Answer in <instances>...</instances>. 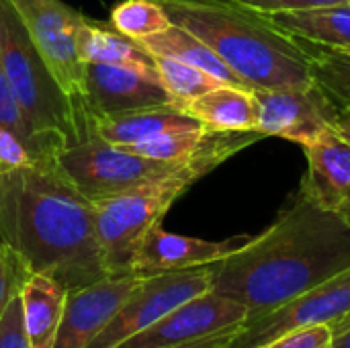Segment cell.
<instances>
[{
  "mask_svg": "<svg viewBox=\"0 0 350 348\" xmlns=\"http://www.w3.org/2000/svg\"><path fill=\"white\" fill-rule=\"evenodd\" d=\"M246 322L248 310L242 304L209 289L115 348H183L234 332L246 326Z\"/></svg>",
  "mask_w": 350,
  "mask_h": 348,
  "instance_id": "cell-10",
  "label": "cell"
},
{
  "mask_svg": "<svg viewBox=\"0 0 350 348\" xmlns=\"http://www.w3.org/2000/svg\"><path fill=\"white\" fill-rule=\"evenodd\" d=\"M139 45L150 55L174 57V59H180V62L191 64L195 68H201L207 74H211L213 78H217L221 84L248 88L246 82L205 41H201L197 35H193L185 27H178L174 23L166 31H162V33H156L152 37L139 39Z\"/></svg>",
  "mask_w": 350,
  "mask_h": 348,
  "instance_id": "cell-21",
  "label": "cell"
},
{
  "mask_svg": "<svg viewBox=\"0 0 350 348\" xmlns=\"http://www.w3.org/2000/svg\"><path fill=\"white\" fill-rule=\"evenodd\" d=\"M347 51H350V49H347Z\"/></svg>",
  "mask_w": 350,
  "mask_h": 348,
  "instance_id": "cell-36",
  "label": "cell"
},
{
  "mask_svg": "<svg viewBox=\"0 0 350 348\" xmlns=\"http://www.w3.org/2000/svg\"><path fill=\"white\" fill-rule=\"evenodd\" d=\"M308 172L299 193L326 209H338L350 191V109L324 131L314 144L306 146Z\"/></svg>",
  "mask_w": 350,
  "mask_h": 348,
  "instance_id": "cell-14",
  "label": "cell"
},
{
  "mask_svg": "<svg viewBox=\"0 0 350 348\" xmlns=\"http://www.w3.org/2000/svg\"><path fill=\"white\" fill-rule=\"evenodd\" d=\"M29 275L31 273L27 271L23 260L0 238V318L6 310V306L10 304V299L14 295H18V291Z\"/></svg>",
  "mask_w": 350,
  "mask_h": 348,
  "instance_id": "cell-27",
  "label": "cell"
},
{
  "mask_svg": "<svg viewBox=\"0 0 350 348\" xmlns=\"http://www.w3.org/2000/svg\"><path fill=\"white\" fill-rule=\"evenodd\" d=\"M154 62H156V70H158V76H160L164 88L168 90L174 105H178V107H183L185 103H189L221 84L217 78H213L205 70L185 64L180 59L154 55Z\"/></svg>",
  "mask_w": 350,
  "mask_h": 348,
  "instance_id": "cell-23",
  "label": "cell"
},
{
  "mask_svg": "<svg viewBox=\"0 0 350 348\" xmlns=\"http://www.w3.org/2000/svg\"><path fill=\"white\" fill-rule=\"evenodd\" d=\"M254 94L258 101V131L265 137H283L304 148L328 131L342 113L316 82L293 88L254 90Z\"/></svg>",
  "mask_w": 350,
  "mask_h": 348,
  "instance_id": "cell-11",
  "label": "cell"
},
{
  "mask_svg": "<svg viewBox=\"0 0 350 348\" xmlns=\"http://www.w3.org/2000/svg\"><path fill=\"white\" fill-rule=\"evenodd\" d=\"M0 125L6 127L8 131H12L21 142H25L31 148V152L37 154L39 158H49L51 156L45 150V146L41 144V139L37 137V133L33 131L29 119L25 117V113H23L14 92H12V86L8 82L2 59H0Z\"/></svg>",
  "mask_w": 350,
  "mask_h": 348,
  "instance_id": "cell-26",
  "label": "cell"
},
{
  "mask_svg": "<svg viewBox=\"0 0 350 348\" xmlns=\"http://www.w3.org/2000/svg\"><path fill=\"white\" fill-rule=\"evenodd\" d=\"M84 90L92 119L148 107L174 105L158 78L113 64H86Z\"/></svg>",
  "mask_w": 350,
  "mask_h": 348,
  "instance_id": "cell-13",
  "label": "cell"
},
{
  "mask_svg": "<svg viewBox=\"0 0 350 348\" xmlns=\"http://www.w3.org/2000/svg\"><path fill=\"white\" fill-rule=\"evenodd\" d=\"M350 269V224L301 193L277 222L211 265V291L256 322Z\"/></svg>",
  "mask_w": 350,
  "mask_h": 348,
  "instance_id": "cell-1",
  "label": "cell"
},
{
  "mask_svg": "<svg viewBox=\"0 0 350 348\" xmlns=\"http://www.w3.org/2000/svg\"><path fill=\"white\" fill-rule=\"evenodd\" d=\"M183 160H152L121 150L100 139L96 133L55 154V162L66 178L90 203H98L162 174H168Z\"/></svg>",
  "mask_w": 350,
  "mask_h": 348,
  "instance_id": "cell-6",
  "label": "cell"
},
{
  "mask_svg": "<svg viewBox=\"0 0 350 348\" xmlns=\"http://www.w3.org/2000/svg\"><path fill=\"white\" fill-rule=\"evenodd\" d=\"M342 217H345V222L347 224H350V191L347 193V197L342 199V203L338 205V209H336Z\"/></svg>",
  "mask_w": 350,
  "mask_h": 348,
  "instance_id": "cell-34",
  "label": "cell"
},
{
  "mask_svg": "<svg viewBox=\"0 0 350 348\" xmlns=\"http://www.w3.org/2000/svg\"><path fill=\"white\" fill-rule=\"evenodd\" d=\"M238 2L258 12L273 14V12H283V10H301V8H314V6L342 4L350 0H238Z\"/></svg>",
  "mask_w": 350,
  "mask_h": 348,
  "instance_id": "cell-31",
  "label": "cell"
},
{
  "mask_svg": "<svg viewBox=\"0 0 350 348\" xmlns=\"http://www.w3.org/2000/svg\"><path fill=\"white\" fill-rule=\"evenodd\" d=\"M180 109L213 131L258 129V101L254 90L248 88L219 84Z\"/></svg>",
  "mask_w": 350,
  "mask_h": 348,
  "instance_id": "cell-18",
  "label": "cell"
},
{
  "mask_svg": "<svg viewBox=\"0 0 350 348\" xmlns=\"http://www.w3.org/2000/svg\"><path fill=\"white\" fill-rule=\"evenodd\" d=\"M78 51L84 64H113L133 68L160 80L154 55H150L139 45V41L119 33L111 23H94L86 18L78 33Z\"/></svg>",
  "mask_w": 350,
  "mask_h": 348,
  "instance_id": "cell-19",
  "label": "cell"
},
{
  "mask_svg": "<svg viewBox=\"0 0 350 348\" xmlns=\"http://www.w3.org/2000/svg\"><path fill=\"white\" fill-rule=\"evenodd\" d=\"M0 59L25 117L51 156L94 133L59 88L10 0H0Z\"/></svg>",
  "mask_w": 350,
  "mask_h": 348,
  "instance_id": "cell-5",
  "label": "cell"
},
{
  "mask_svg": "<svg viewBox=\"0 0 350 348\" xmlns=\"http://www.w3.org/2000/svg\"><path fill=\"white\" fill-rule=\"evenodd\" d=\"M283 33L322 47L350 49V2L269 14Z\"/></svg>",
  "mask_w": 350,
  "mask_h": 348,
  "instance_id": "cell-20",
  "label": "cell"
},
{
  "mask_svg": "<svg viewBox=\"0 0 350 348\" xmlns=\"http://www.w3.org/2000/svg\"><path fill=\"white\" fill-rule=\"evenodd\" d=\"M350 320V269L287 302L265 318L246 324L234 348H260L271 340L308 326H328L336 334Z\"/></svg>",
  "mask_w": 350,
  "mask_h": 348,
  "instance_id": "cell-9",
  "label": "cell"
},
{
  "mask_svg": "<svg viewBox=\"0 0 350 348\" xmlns=\"http://www.w3.org/2000/svg\"><path fill=\"white\" fill-rule=\"evenodd\" d=\"M37 160H41V158L37 154H33L25 142H21L12 131H8L6 127L0 125V176L14 168L31 166Z\"/></svg>",
  "mask_w": 350,
  "mask_h": 348,
  "instance_id": "cell-29",
  "label": "cell"
},
{
  "mask_svg": "<svg viewBox=\"0 0 350 348\" xmlns=\"http://www.w3.org/2000/svg\"><path fill=\"white\" fill-rule=\"evenodd\" d=\"M332 348H350V324L349 326H345L340 332L334 334Z\"/></svg>",
  "mask_w": 350,
  "mask_h": 348,
  "instance_id": "cell-33",
  "label": "cell"
},
{
  "mask_svg": "<svg viewBox=\"0 0 350 348\" xmlns=\"http://www.w3.org/2000/svg\"><path fill=\"white\" fill-rule=\"evenodd\" d=\"M21 14L35 47L43 55L59 88L76 113L94 125L86 107L84 70L86 64L78 51V33L86 16L62 0H10Z\"/></svg>",
  "mask_w": 350,
  "mask_h": 348,
  "instance_id": "cell-7",
  "label": "cell"
},
{
  "mask_svg": "<svg viewBox=\"0 0 350 348\" xmlns=\"http://www.w3.org/2000/svg\"><path fill=\"white\" fill-rule=\"evenodd\" d=\"M109 23L135 41L162 33L172 25L158 0H123L111 10Z\"/></svg>",
  "mask_w": 350,
  "mask_h": 348,
  "instance_id": "cell-24",
  "label": "cell"
},
{
  "mask_svg": "<svg viewBox=\"0 0 350 348\" xmlns=\"http://www.w3.org/2000/svg\"><path fill=\"white\" fill-rule=\"evenodd\" d=\"M191 127H203V125L195 117L185 113L178 105L148 107V109L94 119V133L117 148H129L154 139L162 133L174 129H191Z\"/></svg>",
  "mask_w": 350,
  "mask_h": 348,
  "instance_id": "cell-16",
  "label": "cell"
},
{
  "mask_svg": "<svg viewBox=\"0 0 350 348\" xmlns=\"http://www.w3.org/2000/svg\"><path fill=\"white\" fill-rule=\"evenodd\" d=\"M0 348H31L21 312V297L14 295L0 318Z\"/></svg>",
  "mask_w": 350,
  "mask_h": 348,
  "instance_id": "cell-30",
  "label": "cell"
},
{
  "mask_svg": "<svg viewBox=\"0 0 350 348\" xmlns=\"http://www.w3.org/2000/svg\"><path fill=\"white\" fill-rule=\"evenodd\" d=\"M304 41V39H301ZM312 55V80L340 109H350V51L306 41Z\"/></svg>",
  "mask_w": 350,
  "mask_h": 348,
  "instance_id": "cell-22",
  "label": "cell"
},
{
  "mask_svg": "<svg viewBox=\"0 0 350 348\" xmlns=\"http://www.w3.org/2000/svg\"><path fill=\"white\" fill-rule=\"evenodd\" d=\"M232 343H234V340H232ZM232 343H230V345H228V347H226V348H234V345H232Z\"/></svg>",
  "mask_w": 350,
  "mask_h": 348,
  "instance_id": "cell-35",
  "label": "cell"
},
{
  "mask_svg": "<svg viewBox=\"0 0 350 348\" xmlns=\"http://www.w3.org/2000/svg\"><path fill=\"white\" fill-rule=\"evenodd\" d=\"M207 127H191V129H174L168 133H162L154 139L129 146V148H121L152 160H183L187 156L193 154V150L201 144V139L205 137Z\"/></svg>",
  "mask_w": 350,
  "mask_h": 348,
  "instance_id": "cell-25",
  "label": "cell"
},
{
  "mask_svg": "<svg viewBox=\"0 0 350 348\" xmlns=\"http://www.w3.org/2000/svg\"><path fill=\"white\" fill-rule=\"evenodd\" d=\"M0 238L29 273L53 277L66 291L109 275L94 207L66 178L55 156L0 176Z\"/></svg>",
  "mask_w": 350,
  "mask_h": 348,
  "instance_id": "cell-2",
  "label": "cell"
},
{
  "mask_svg": "<svg viewBox=\"0 0 350 348\" xmlns=\"http://www.w3.org/2000/svg\"><path fill=\"white\" fill-rule=\"evenodd\" d=\"M242 328H244V326H242ZM242 328H238V330H234V332H228V334L213 336V338H205V340H199V343H193V345L183 348H226L236 336H238V332H240Z\"/></svg>",
  "mask_w": 350,
  "mask_h": 348,
  "instance_id": "cell-32",
  "label": "cell"
},
{
  "mask_svg": "<svg viewBox=\"0 0 350 348\" xmlns=\"http://www.w3.org/2000/svg\"><path fill=\"white\" fill-rule=\"evenodd\" d=\"M334 334L328 326H308L291 330L260 348H332Z\"/></svg>",
  "mask_w": 350,
  "mask_h": 348,
  "instance_id": "cell-28",
  "label": "cell"
},
{
  "mask_svg": "<svg viewBox=\"0 0 350 348\" xmlns=\"http://www.w3.org/2000/svg\"><path fill=\"white\" fill-rule=\"evenodd\" d=\"M211 289V265L146 275L113 320L86 348H115L144 332L174 308Z\"/></svg>",
  "mask_w": 350,
  "mask_h": 348,
  "instance_id": "cell-8",
  "label": "cell"
},
{
  "mask_svg": "<svg viewBox=\"0 0 350 348\" xmlns=\"http://www.w3.org/2000/svg\"><path fill=\"white\" fill-rule=\"evenodd\" d=\"M262 137L265 133L258 129H207L205 137L193 150V154L187 156L168 174L92 203L96 236L109 275L133 273V258L142 240L152 228L162 224L174 201L201 176Z\"/></svg>",
  "mask_w": 350,
  "mask_h": 348,
  "instance_id": "cell-4",
  "label": "cell"
},
{
  "mask_svg": "<svg viewBox=\"0 0 350 348\" xmlns=\"http://www.w3.org/2000/svg\"><path fill=\"white\" fill-rule=\"evenodd\" d=\"M146 275L119 273L66 293V306L53 348H86L113 320Z\"/></svg>",
  "mask_w": 350,
  "mask_h": 348,
  "instance_id": "cell-12",
  "label": "cell"
},
{
  "mask_svg": "<svg viewBox=\"0 0 350 348\" xmlns=\"http://www.w3.org/2000/svg\"><path fill=\"white\" fill-rule=\"evenodd\" d=\"M168 18L205 41L250 90L306 86L312 55L306 41L283 33L269 14L238 0H158Z\"/></svg>",
  "mask_w": 350,
  "mask_h": 348,
  "instance_id": "cell-3",
  "label": "cell"
},
{
  "mask_svg": "<svg viewBox=\"0 0 350 348\" xmlns=\"http://www.w3.org/2000/svg\"><path fill=\"white\" fill-rule=\"evenodd\" d=\"M66 287L43 273H31L21 291L23 326L31 348H53L66 306Z\"/></svg>",
  "mask_w": 350,
  "mask_h": 348,
  "instance_id": "cell-17",
  "label": "cell"
},
{
  "mask_svg": "<svg viewBox=\"0 0 350 348\" xmlns=\"http://www.w3.org/2000/svg\"><path fill=\"white\" fill-rule=\"evenodd\" d=\"M250 236H236L221 242L191 238L166 232L162 226L152 228L146 238L142 240L135 258H133V273L139 275H158L168 271H183V269H197L207 267L217 260H224L238 248H242Z\"/></svg>",
  "mask_w": 350,
  "mask_h": 348,
  "instance_id": "cell-15",
  "label": "cell"
}]
</instances>
